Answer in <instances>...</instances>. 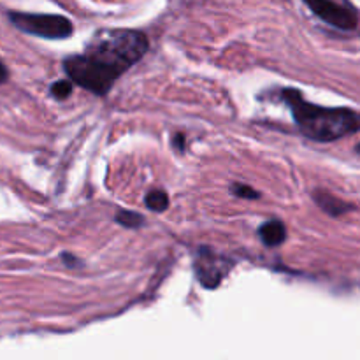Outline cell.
Wrapping results in <instances>:
<instances>
[{
	"mask_svg": "<svg viewBox=\"0 0 360 360\" xmlns=\"http://www.w3.org/2000/svg\"><path fill=\"white\" fill-rule=\"evenodd\" d=\"M150 42L139 30L105 28L90 39L83 53L63 60L70 81L95 95H105L120 76L146 55Z\"/></svg>",
	"mask_w": 360,
	"mask_h": 360,
	"instance_id": "obj_1",
	"label": "cell"
},
{
	"mask_svg": "<svg viewBox=\"0 0 360 360\" xmlns=\"http://www.w3.org/2000/svg\"><path fill=\"white\" fill-rule=\"evenodd\" d=\"M302 136L316 143H330L360 130V112L348 108H322L311 104L294 88L281 90Z\"/></svg>",
	"mask_w": 360,
	"mask_h": 360,
	"instance_id": "obj_2",
	"label": "cell"
},
{
	"mask_svg": "<svg viewBox=\"0 0 360 360\" xmlns=\"http://www.w3.org/2000/svg\"><path fill=\"white\" fill-rule=\"evenodd\" d=\"M9 20L18 30L42 39H67L72 35V21L60 14L9 13Z\"/></svg>",
	"mask_w": 360,
	"mask_h": 360,
	"instance_id": "obj_3",
	"label": "cell"
},
{
	"mask_svg": "<svg viewBox=\"0 0 360 360\" xmlns=\"http://www.w3.org/2000/svg\"><path fill=\"white\" fill-rule=\"evenodd\" d=\"M306 6L323 23L338 28V30H355L359 25V16L350 0H304Z\"/></svg>",
	"mask_w": 360,
	"mask_h": 360,
	"instance_id": "obj_4",
	"label": "cell"
},
{
	"mask_svg": "<svg viewBox=\"0 0 360 360\" xmlns=\"http://www.w3.org/2000/svg\"><path fill=\"white\" fill-rule=\"evenodd\" d=\"M232 266H234L232 260L211 252L210 248H200L195 255V262H193L197 280L200 281L202 287L211 288V290L221 283V280L227 276Z\"/></svg>",
	"mask_w": 360,
	"mask_h": 360,
	"instance_id": "obj_5",
	"label": "cell"
},
{
	"mask_svg": "<svg viewBox=\"0 0 360 360\" xmlns=\"http://www.w3.org/2000/svg\"><path fill=\"white\" fill-rule=\"evenodd\" d=\"M313 199H315V202L319 204L320 210H323L327 214H330V217H341V214L354 210L352 204L338 199L336 195L326 192V190H315V192H313Z\"/></svg>",
	"mask_w": 360,
	"mask_h": 360,
	"instance_id": "obj_6",
	"label": "cell"
},
{
	"mask_svg": "<svg viewBox=\"0 0 360 360\" xmlns=\"http://www.w3.org/2000/svg\"><path fill=\"white\" fill-rule=\"evenodd\" d=\"M259 238L267 248H274V246L283 245V241L287 239V227L283 221L269 220L259 229Z\"/></svg>",
	"mask_w": 360,
	"mask_h": 360,
	"instance_id": "obj_7",
	"label": "cell"
},
{
	"mask_svg": "<svg viewBox=\"0 0 360 360\" xmlns=\"http://www.w3.org/2000/svg\"><path fill=\"white\" fill-rule=\"evenodd\" d=\"M144 204L148 210L155 211V213H162L169 207V195L164 190H150L144 197Z\"/></svg>",
	"mask_w": 360,
	"mask_h": 360,
	"instance_id": "obj_8",
	"label": "cell"
},
{
	"mask_svg": "<svg viewBox=\"0 0 360 360\" xmlns=\"http://www.w3.org/2000/svg\"><path fill=\"white\" fill-rule=\"evenodd\" d=\"M116 224L123 225L127 229H137L144 224V218L141 217L139 213H134V211H127V210H120L115 217Z\"/></svg>",
	"mask_w": 360,
	"mask_h": 360,
	"instance_id": "obj_9",
	"label": "cell"
},
{
	"mask_svg": "<svg viewBox=\"0 0 360 360\" xmlns=\"http://www.w3.org/2000/svg\"><path fill=\"white\" fill-rule=\"evenodd\" d=\"M51 95L56 98V101H65L70 94H72V81L62 79L56 81V83L51 84Z\"/></svg>",
	"mask_w": 360,
	"mask_h": 360,
	"instance_id": "obj_10",
	"label": "cell"
},
{
	"mask_svg": "<svg viewBox=\"0 0 360 360\" xmlns=\"http://www.w3.org/2000/svg\"><path fill=\"white\" fill-rule=\"evenodd\" d=\"M231 192L234 193L236 197H239V199H246V200H255L260 197V193L257 192L255 188H252L250 185H243V183H236V185H232Z\"/></svg>",
	"mask_w": 360,
	"mask_h": 360,
	"instance_id": "obj_11",
	"label": "cell"
},
{
	"mask_svg": "<svg viewBox=\"0 0 360 360\" xmlns=\"http://www.w3.org/2000/svg\"><path fill=\"white\" fill-rule=\"evenodd\" d=\"M185 134H176L174 137H172V146H174L176 151H179V153H183L185 151Z\"/></svg>",
	"mask_w": 360,
	"mask_h": 360,
	"instance_id": "obj_12",
	"label": "cell"
},
{
	"mask_svg": "<svg viewBox=\"0 0 360 360\" xmlns=\"http://www.w3.org/2000/svg\"><path fill=\"white\" fill-rule=\"evenodd\" d=\"M62 259L65 260V266H69V267H79L81 266V260L76 259V257L69 255V253H63Z\"/></svg>",
	"mask_w": 360,
	"mask_h": 360,
	"instance_id": "obj_13",
	"label": "cell"
},
{
	"mask_svg": "<svg viewBox=\"0 0 360 360\" xmlns=\"http://www.w3.org/2000/svg\"><path fill=\"white\" fill-rule=\"evenodd\" d=\"M7 77H9V72H7L6 65H4V63L0 62V84H2V83H6V81H7Z\"/></svg>",
	"mask_w": 360,
	"mask_h": 360,
	"instance_id": "obj_14",
	"label": "cell"
},
{
	"mask_svg": "<svg viewBox=\"0 0 360 360\" xmlns=\"http://www.w3.org/2000/svg\"><path fill=\"white\" fill-rule=\"evenodd\" d=\"M355 150H357V153H359V155H360V143H359V144H357V148H355Z\"/></svg>",
	"mask_w": 360,
	"mask_h": 360,
	"instance_id": "obj_15",
	"label": "cell"
}]
</instances>
